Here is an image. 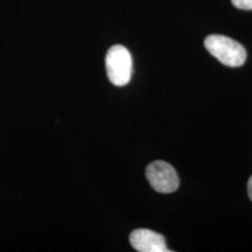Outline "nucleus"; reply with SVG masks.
<instances>
[{
  "instance_id": "nucleus-1",
  "label": "nucleus",
  "mask_w": 252,
  "mask_h": 252,
  "mask_svg": "<svg viewBox=\"0 0 252 252\" xmlns=\"http://www.w3.org/2000/svg\"><path fill=\"white\" fill-rule=\"evenodd\" d=\"M207 51L220 63L230 67L243 65L247 59V52L243 46L228 36L211 35L205 39Z\"/></svg>"
},
{
  "instance_id": "nucleus-4",
  "label": "nucleus",
  "mask_w": 252,
  "mask_h": 252,
  "mask_svg": "<svg viewBox=\"0 0 252 252\" xmlns=\"http://www.w3.org/2000/svg\"><path fill=\"white\" fill-rule=\"evenodd\" d=\"M130 244L139 252H169L162 234L148 229H137L130 234Z\"/></svg>"
},
{
  "instance_id": "nucleus-5",
  "label": "nucleus",
  "mask_w": 252,
  "mask_h": 252,
  "mask_svg": "<svg viewBox=\"0 0 252 252\" xmlns=\"http://www.w3.org/2000/svg\"><path fill=\"white\" fill-rule=\"evenodd\" d=\"M232 3L237 9L252 10V0H232Z\"/></svg>"
},
{
  "instance_id": "nucleus-2",
  "label": "nucleus",
  "mask_w": 252,
  "mask_h": 252,
  "mask_svg": "<svg viewBox=\"0 0 252 252\" xmlns=\"http://www.w3.org/2000/svg\"><path fill=\"white\" fill-rule=\"evenodd\" d=\"M108 80L116 86H125L131 81L133 60L130 52L122 45L112 46L106 55Z\"/></svg>"
},
{
  "instance_id": "nucleus-3",
  "label": "nucleus",
  "mask_w": 252,
  "mask_h": 252,
  "mask_svg": "<svg viewBox=\"0 0 252 252\" xmlns=\"http://www.w3.org/2000/svg\"><path fill=\"white\" fill-rule=\"evenodd\" d=\"M146 178L153 189L160 193H171L176 191L180 180L174 167L164 161H155L148 165Z\"/></svg>"
},
{
  "instance_id": "nucleus-6",
  "label": "nucleus",
  "mask_w": 252,
  "mask_h": 252,
  "mask_svg": "<svg viewBox=\"0 0 252 252\" xmlns=\"http://www.w3.org/2000/svg\"><path fill=\"white\" fill-rule=\"evenodd\" d=\"M248 192H249V196L252 201V176L248 182Z\"/></svg>"
}]
</instances>
